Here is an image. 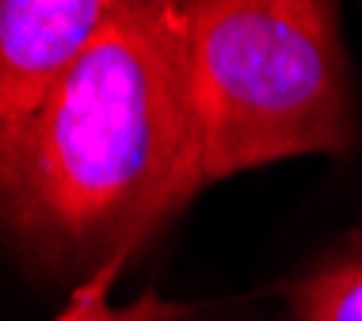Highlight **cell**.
Returning a JSON list of instances; mask_svg holds the SVG:
<instances>
[{"label":"cell","mask_w":362,"mask_h":321,"mask_svg":"<svg viewBox=\"0 0 362 321\" xmlns=\"http://www.w3.org/2000/svg\"><path fill=\"white\" fill-rule=\"evenodd\" d=\"M202 188L187 0H111L0 150V241L38 276L84 283L130 264Z\"/></svg>","instance_id":"1"},{"label":"cell","mask_w":362,"mask_h":321,"mask_svg":"<svg viewBox=\"0 0 362 321\" xmlns=\"http://www.w3.org/2000/svg\"><path fill=\"white\" fill-rule=\"evenodd\" d=\"M202 184L362 138L339 8L325 0H187Z\"/></svg>","instance_id":"2"},{"label":"cell","mask_w":362,"mask_h":321,"mask_svg":"<svg viewBox=\"0 0 362 321\" xmlns=\"http://www.w3.org/2000/svg\"><path fill=\"white\" fill-rule=\"evenodd\" d=\"M111 0H0V150L38 115Z\"/></svg>","instance_id":"3"},{"label":"cell","mask_w":362,"mask_h":321,"mask_svg":"<svg viewBox=\"0 0 362 321\" xmlns=\"http://www.w3.org/2000/svg\"><path fill=\"white\" fill-rule=\"evenodd\" d=\"M282 295L290 321H362V226L317 252Z\"/></svg>","instance_id":"4"},{"label":"cell","mask_w":362,"mask_h":321,"mask_svg":"<svg viewBox=\"0 0 362 321\" xmlns=\"http://www.w3.org/2000/svg\"><path fill=\"white\" fill-rule=\"evenodd\" d=\"M122 271H126V260H111V264H103L100 271H92V276L73 291V298L65 303V310L54 321H160V317H172L175 310L183 306V303L160 298L156 291L138 295L134 303L115 306L111 287L119 283Z\"/></svg>","instance_id":"5"},{"label":"cell","mask_w":362,"mask_h":321,"mask_svg":"<svg viewBox=\"0 0 362 321\" xmlns=\"http://www.w3.org/2000/svg\"><path fill=\"white\" fill-rule=\"evenodd\" d=\"M160 321H202V317H199V314H194V310H191L187 303H183V306H180V310H175V314H172V317H160Z\"/></svg>","instance_id":"6"}]
</instances>
